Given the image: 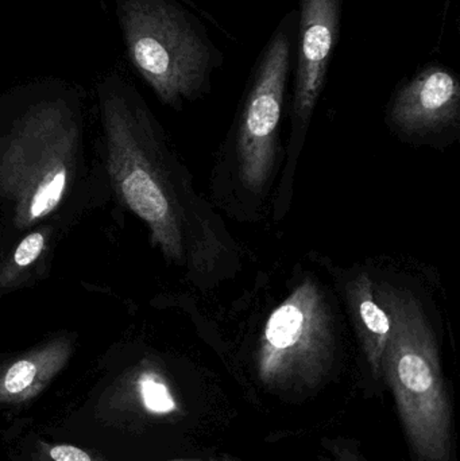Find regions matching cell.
I'll list each match as a JSON object with an SVG mask.
<instances>
[{
  "label": "cell",
  "mask_w": 460,
  "mask_h": 461,
  "mask_svg": "<svg viewBox=\"0 0 460 461\" xmlns=\"http://www.w3.org/2000/svg\"><path fill=\"white\" fill-rule=\"evenodd\" d=\"M374 297L392 322L383 378L396 401L416 461H453V409L437 339L426 312L408 290L374 284Z\"/></svg>",
  "instance_id": "cell-1"
},
{
  "label": "cell",
  "mask_w": 460,
  "mask_h": 461,
  "mask_svg": "<svg viewBox=\"0 0 460 461\" xmlns=\"http://www.w3.org/2000/svg\"><path fill=\"white\" fill-rule=\"evenodd\" d=\"M108 172L116 194L145 221L167 259L185 262L191 221L183 192L167 164L146 111L113 86L102 95Z\"/></svg>",
  "instance_id": "cell-2"
},
{
  "label": "cell",
  "mask_w": 460,
  "mask_h": 461,
  "mask_svg": "<svg viewBox=\"0 0 460 461\" xmlns=\"http://www.w3.org/2000/svg\"><path fill=\"white\" fill-rule=\"evenodd\" d=\"M127 53L162 103L178 107L210 91L224 56L178 0H116Z\"/></svg>",
  "instance_id": "cell-3"
},
{
  "label": "cell",
  "mask_w": 460,
  "mask_h": 461,
  "mask_svg": "<svg viewBox=\"0 0 460 461\" xmlns=\"http://www.w3.org/2000/svg\"><path fill=\"white\" fill-rule=\"evenodd\" d=\"M77 123L67 105H32L0 142V194L13 204L19 229L48 218L75 176Z\"/></svg>",
  "instance_id": "cell-4"
},
{
  "label": "cell",
  "mask_w": 460,
  "mask_h": 461,
  "mask_svg": "<svg viewBox=\"0 0 460 461\" xmlns=\"http://www.w3.org/2000/svg\"><path fill=\"white\" fill-rule=\"evenodd\" d=\"M334 319L318 282L305 278L265 322L257 373L266 386L312 387L331 366Z\"/></svg>",
  "instance_id": "cell-5"
},
{
  "label": "cell",
  "mask_w": 460,
  "mask_h": 461,
  "mask_svg": "<svg viewBox=\"0 0 460 461\" xmlns=\"http://www.w3.org/2000/svg\"><path fill=\"white\" fill-rule=\"evenodd\" d=\"M296 32L297 10H293L281 19L262 49L246 95L238 132V159L240 180L254 192L264 189L275 167Z\"/></svg>",
  "instance_id": "cell-6"
},
{
  "label": "cell",
  "mask_w": 460,
  "mask_h": 461,
  "mask_svg": "<svg viewBox=\"0 0 460 461\" xmlns=\"http://www.w3.org/2000/svg\"><path fill=\"white\" fill-rule=\"evenodd\" d=\"M345 0H299L294 42L293 113L308 122L326 84L342 32Z\"/></svg>",
  "instance_id": "cell-7"
},
{
  "label": "cell",
  "mask_w": 460,
  "mask_h": 461,
  "mask_svg": "<svg viewBox=\"0 0 460 461\" xmlns=\"http://www.w3.org/2000/svg\"><path fill=\"white\" fill-rule=\"evenodd\" d=\"M460 83L453 70L423 68L401 86L391 104L392 123L408 134H423L458 121Z\"/></svg>",
  "instance_id": "cell-8"
},
{
  "label": "cell",
  "mask_w": 460,
  "mask_h": 461,
  "mask_svg": "<svg viewBox=\"0 0 460 461\" xmlns=\"http://www.w3.org/2000/svg\"><path fill=\"white\" fill-rule=\"evenodd\" d=\"M72 340L57 338L0 367V402L22 403L37 397L67 366Z\"/></svg>",
  "instance_id": "cell-9"
},
{
  "label": "cell",
  "mask_w": 460,
  "mask_h": 461,
  "mask_svg": "<svg viewBox=\"0 0 460 461\" xmlns=\"http://www.w3.org/2000/svg\"><path fill=\"white\" fill-rule=\"evenodd\" d=\"M346 298L365 357L378 381L383 378V357L391 338V319L375 300L374 281L369 274H358L346 285Z\"/></svg>",
  "instance_id": "cell-10"
},
{
  "label": "cell",
  "mask_w": 460,
  "mask_h": 461,
  "mask_svg": "<svg viewBox=\"0 0 460 461\" xmlns=\"http://www.w3.org/2000/svg\"><path fill=\"white\" fill-rule=\"evenodd\" d=\"M124 384L131 387V392L137 395L138 402L143 403L149 411L167 413L175 408L164 376L150 363H140L127 375Z\"/></svg>",
  "instance_id": "cell-11"
},
{
  "label": "cell",
  "mask_w": 460,
  "mask_h": 461,
  "mask_svg": "<svg viewBox=\"0 0 460 461\" xmlns=\"http://www.w3.org/2000/svg\"><path fill=\"white\" fill-rule=\"evenodd\" d=\"M46 244L48 233L45 230H35L24 236L0 271V287L13 286L18 276L40 259L45 251Z\"/></svg>",
  "instance_id": "cell-12"
},
{
  "label": "cell",
  "mask_w": 460,
  "mask_h": 461,
  "mask_svg": "<svg viewBox=\"0 0 460 461\" xmlns=\"http://www.w3.org/2000/svg\"><path fill=\"white\" fill-rule=\"evenodd\" d=\"M40 452L48 456L51 461H103L99 457L92 456L89 452L72 446H49V444H40Z\"/></svg>",
  "instance_id": "cell-13"
},
{
  "label": "cell",
  "mask_w": 460,
  "mask_h": 461,
  "mask_svg": "<svg viewBox=\"0 0 460 461\" xmlns=\"http://www.w3.org/2000/svg\"><path fill=\"white\" fill-rule=\"evenodd\" d=\"M212 461H248L245 459H239V457L231 456L229 454L218 455L213 457ZM321 461H364L361 456L354 454L350 449L342 448V447L332 446L329 448V455Z\"/></svg>",
  "instance_id": "cell-14"
},
{
  "label": "cell",
  "mask_w": 460,
  "mask_h": 461,
  "mask_svg": "<svg viewBox=\"0 0 460 461\" xmlns=\"http://www.w3.org/2000/svg\"><path fill=\"white\" fill-rule=\"evenodd\" d=\"M172 461H205V460H200V459H181V460H172ZM212 461V460H211Z\"/></svg>",
  "instance_id": "cell-15"
}]
</instances>
